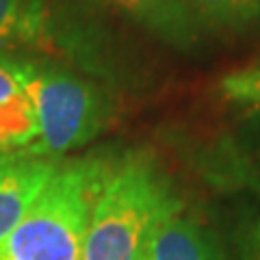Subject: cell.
Wrapping results in <instances>:
<instances>
[{
  "instance_id": "cell-2",
  "label": "cell",
  "mask_w": 260,
  "mask_h": 260,
  "mask_svg": "<svg viewBox=\"0 0 260 260\" xmlns=\"http://www.w3.org/2000/svg\"><path fill=\"white\" fill-rule=\"evenodd\" d=\"M174 178L145 152H130L104 180L89 219L83 260H145L162 223L182 213Z\"/></svg>"
},
{
  "instance_id": "cell-1",
  "label": "cell",
  "mask_w": 260,
  "mask_h": 260,
  "mask_svg": "<svg viewBox=\"0 0 260 260\" xmlns=\"http://www.w3.org/2000/svg\"><path fill=\"white\" fill-rule=\"evenodd\" d=\"M0 52L59 61L115 93L143 80L133 44L95 0H0Z\"/></svg>"
},
{
  "instance_id": "cell-8",
  "label": "cell",
  "mask_w": 260,
  "mask_h": 260,
  "mask_svg": "<svg viewBox=\"0 0 260 260\" xmlns=\"http://www.w3.org/2000/svg\"><path fill=\"white\" fill-rule=\"evenodd\" d=\"M145 260H225L217 237L191 217L176 215L156 232Z\"/></svg>"
},
{
  "instance_id": "cell-10",
  "label": "cell",
  "mask_w": 260,
  "mask_h": 260,
  "mask_svg": "<svg viewBox=\"0 0 260 260\" xmlns=\"http://www.w3.org/2000/svg\"><path fill=\"white\" fill-rule=\"evenodd\" d=\"M228 160L234 178L260 184V109L245 111L234 130Z\"/></svg>"
},
{
  "instance_id": "cell-12",
  "label": "cell",
  "mask_w": 260,
  "mask_h": 260,
  "mask_svg": "<svg viewBox=\"0 0 260 260\" xmlns=\"http://www.w3.org/2000/svg\"><path fill=\"white\" fill-rule=\"evenodd\" d=\"M254 245H256V249H260V223H258L256 232H254Z\"/></svg>"
},
{
  "instance_id": "cell-11",
  "label": "cell",
  "mask_w": 260,
  "mask_h": 260,
  "mask_svg": "<svg viewBox=\"0 0 260 260\" xmlns=\"http://www.w3.org/2000/svg\"><path fill=\"white\" fill-rule=\"evenodd\" d=\"M219 95L245 111L260 109V61L225 74L219 80Z\"/></svg>"
},
{
  "instance_id": "cell-6",
  "label": "cell",
  "mask_w": 260,
  "mask_h": 260,
  "mask_svg": "<svg viewBox=\"0 0 260 260\" xmlns=\"http://www.w3.org/2000/svg\"><path fill=\"white\" fill-rule=\"evenodd\" d=\"M59 165L61 158H37L22 152L0 154V243L22 221Z\"/></svg>"
},
{
  "instance_id": "cell-4",
  "label": "cell",
  "mask_w": 260,
  "mask_h": 260,
  "mask_svg": "<svg viewBox=\"0 0 260 260\" xmlns=\"http://www.w3.org/2000/svg\"><path fill=\"white\" fill-rule=\"evenodd\" d=\"M111 165L100 156L61 160L22 221L0 243V260H83L89 219Z\"/></svg>"
},
{
  "instance_id": "cell-3",
  "label": "cell",
  "mask_w": 260,
  "mask_h": 260,
  "mask_svg": "<svg viewBox=\"0 0 260 260\" xmlns=\"http://www.w3.org/2000/svg\"><path fill=\"white\" fill-rule=\"evenodd\" d=\"M11 54L37 115V139L22 154L61 158L91 143L115 115V91L59 61Z\"/></svg>"
},
{
  "instance_id": "cell-5",
  "label": "cell",
  "mask_w": 260,
  "mask_h": 260,
  "mask_svg": "<svg viewBox=\"0 0 260 260\" xmlns=\"http://www.w3.org/2000/svg\"><path fill=\"white\" fill-rule=\"evenodd\" d=\"M111 15H119L176 52L193 54L208 42L184 0H95Z\"/></svg>"
},
{
  "instance_id": "cell-13",
  "label": "cell",
  "mask_w": 260,
  "mask_h": 260,
  "mask_svg": "<svg viewBox=\"0 0 260 260\" xmlns=\"http://www.w3.org/2000/svg\"><path fill=\"white\" fill-rule=\"evenodd\" d=\"M256 61H260V56H258V59H256Z\"/></svg>"
},
{
  "instance_id": "cell-7",
  "label": "cell",
  "mask_w": 260,
  "mask_h": 260,
  "mask_svg": "<svg viewBox=\"0 0 260 260\" xmlns=\"http://www.w3.org/2000/svg\"><path fill=\"white\" fill-rule=\"evenodd\" d=\"M37 139V115L9 52H0V154L24 152Z\"/></svg>"
},
{
  "instance_id": "cell-9",
  "label": "cell",
  "mask_w": 260,
  "mask_h": 260,
  "mask_svg": "<svg viewBox=\"0 0 260 260\" xmlns=\"http://www.w3.org/2000/svg\"><path fill=\"white\" fill-rule=\"evenodd\" d=\"M206 37L237 39L260 30V0H184Z\"/></svg>"
}]
</instances>
